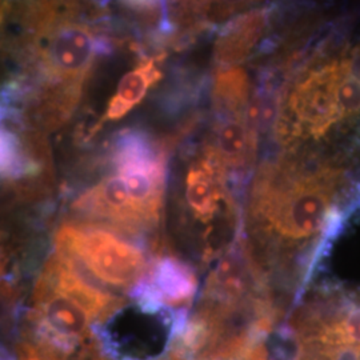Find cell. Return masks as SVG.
I'll list each match as a JSON object with an SVG mask.
<instances>
[{"label": "cell", "mask_w": 360, "mask_h": 360, "mask_svg": "<svg viewBox=\"0 0 360 360\" xmlns=\"http://www.w3.org/2000/svg\"><path fill=\"white\" fill-rule=\"evenodd\" d=\"M55 250L108 290L129 292L150 267L141 245L96 223H63L55 232Z\"/></svg>", "instance_id": "obj_6"}, {"label": "cell", "mask_w": 360, "mask_h": 360, "mask_svg": "<svg viewBox=\"0 0 360 360\" xmlns=\"http://www.w3.org/2000/svg\"><path fill=\"white\" fill-rule=\"evenodd\" d=\"M4 275V259L3 255L0 254V278Z\"/></svg>", "instance_id": "obj_13"}, {"label": "cell", "mask_w": 360, "mask_h": 360, "mask_svg": "<svg viewBox=\"0 0 360 360\" xmlns=\"http://www.w3.org/2000/svg\"><path fill=\"white\" fill-rule=\"evenodd\" d=\"M80 10L74 4L49 3L32 7L28 15L37 31L34 107L46 129H55L72 115L95 62L114 50L112 39L77 19Z\"/></svg>", "instance_id": "obj_4"}, {"label": "cell", "mask_w": 360, "mask_h": 360, "mask_svg": "<svg viewBox=\"0 0 360 360\" xmlns=\"http://www.w3.org/2000/svg\"><path fill=\"white\" fill-rule=\"evenodd\" d=\"M123 306L122 296L91 279L70 257L55 250L34 288V348L47 360H83L103 346L92 326L104 322Z\"/></svg>", "instance_id": "obj_3"}, {"label": "cell", "mask_w": 360, "mask_h": 360, "mask_svg": "<svg viewBox=\"0 0 360 360\" xmlns=\"http://www.w3.org/2000/svg\"><path fill=\"white\" fill-rule=\"evenodd\" d=\"M8 10H10L8 3H1V1H0V26L3 25V22H4L6 16H7V13H8Z\"/></svg>", "instance_id": "obj_12"}, {"label": "cell", "mask_w": 360, "mask_h": 360, "mask_svg": "<svg viewBox=\"0 0 360 360\" xmlns=\"http://www.w3.org/2000/svg\"><path fill=\"white\" fill-rule=\"evenodd\" d=\"M276 324L269 360H360V285H309Z\"/></svg>", "instance_id": "obj_5"}, {"label": "cell", "mask_w": 360, "mask_h": 360, "mask_svg": "<svg viewBox=\"0 0 360 360\" xmlns=\"http://www.w3.org/2000/svg\"><path fill=\"white\" fill-rule=\"evenodd\" d=\"M255 87L243 67L217 68L211 80V107L214 117L248 116Z\"/></svg>", "instance_id": "obj_11"}, {"label": "cell", "mask_w": 360, "mask_h": 360, "mask_svg": "<svg viewBox=\"0 0 360 360\" xmlns=\"http://www.w3.org/2000/svg\"><path fill=\"white\" fill-rule=\"evenodd\" d=\"M275 20V8L257 7L233 15L219 30L214 43V63L217 68L236 67L264 52L270 43Z\"/></svg>", "instance_id": "obj_9"}, {"label": "cell", "mask_w": 360, "mask_h": 360, "mask_svg": "<svg viewBox=\"0 0 360 360\" xmlns=\"http://www.w3.org/2000/svg\"><path fill=\"white\" fill-rule=\"evenodd\" d=\"M360 217V143L322 151H279L257 168L243 235L284 306L311 285L340 232Z\"/></svg>", "instance_id": "obj_1"}, {"label": "cell", "mask_w": 360, "mask_h": 360, "mask_svg": "<svg viewBox=\"0 0 360 360\" xmlns=\"http://www.w3.org/2000/svg\"><path fill=\"white\" fill-rule=\"evenodd\" d=\"M104 163L119 175L134 206L156 229L167 183L166 144L144 129H120L107 147Z\"/></svg>", "instance_id": "obj_7"}, {"label": "cell", "mask_w": 360, "mask_h": 360, "mask_svg": "<svg viewBox=\"0 0 360 360\" xmlns=\"http://www.w3.org/2000/svg\"><path fill=\"white\" fill-rule=\"evenodd\" d=\"M163 72L159 68L158 58H144L127 74H124L115 94L105 107L104 115L98 127L107 122H116L129 115V112L139 104L148 94V91L162 79Z\"/></svg>", "instance_id": "obj_10"}, {"label": "cell", "mask_w": 360, "mask_h": 360, "mask_svg": "<svg viewBox=\"0 0 360 360\" xmlns=\"http://www.w3.org/2000/svg\"><path fill=\"white\" fill-rule=\"evenodd\" d=\"M196 292L198 278L191 264L171 255L158 257L129 291L144 312L168 309L175 315L187 314Z\"/></svg>", "instance_id": "obj_8"}, {"label": "cell", "mask_w": 360, "mask_h": 360, "mask_svg": "<svg viewBox=\"0 0 360 360\" xmlns=\"http://www.w3.org/2000/svg\"><path fill=\"white\" fill-rule=\"evenodd\" d=\"M270 126L279 151L360 143V37L330 34L297 49L278 71Z\"/></svg>", "instance_id": "obj_2"}]
</instances>
